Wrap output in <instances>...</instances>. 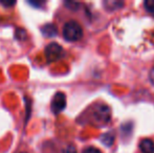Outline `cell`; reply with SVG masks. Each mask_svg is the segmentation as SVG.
I'll return each mask as SVG.
<instances>
[{
    "instance_id": "cell-7",
    "label": "cell",
    "mask_w": 154,
    "mask_h": 153,
    "mask_svg": "<svg viewBox=\"0 0 154 153\" xmlns=\"http://www.w3.org/2000/svg\"><path fill=\"white\" fill-rule=\"evenodd\" d=\"M103 4L108 11H116L124 6V2L120 0H107L104 1Z\"/></svg>"
},
{
    "instance_id": "cell-14",
    "label": "cell",
    "mask_w": 154,
    "mask_h": 153,
    "mask_svg": "<svg viewBox=\"0 0 154 153\" xmlns=\"http://www.w3.org/2000/svg\"><path fill=\"white\" fill-rule=\"evenodd\" d=\"M29 3L32 6H37V8H41V5L43 4V2L41 1H29Z\"/></svg>"
},
{
    "instance_id": "cell-12",
    "label": "cell",
    "mask_w": 154,
    "mask_h": 153,
    "mask_svg": "<svg viewBox=\"0 0 154 153\" xmlns=\"http://www.w3.org/2000/svg\"><path fill=\"white\" fill-rule=\"evenodd\" d=\"M65 5L67 6L68 8H70V10H78V8H79L80 4L77 3V2H65Z\"/></svg>"
},
{
    "instance_id": "cell-5",
    "label": "cell",
    "mask_w": 154,
    "mask_h": 153,
    "mask_svg": "<svg viewBox=\"0 0 154 153\" xmlns=\"http://www.w3.org/2000/svg\"><path fill=\"white\" fill-rule=\"evenodd\" d=\"M41 33L44 37L53 38L58 35V29L54 23H47L41 27Z\"/></svg>"
},
{
    "instance_id": "cell-8",
    "label": "cell",
    "mask_w": 154,
    "mask_h": 153,
    "mask_svg": "<svg viewBox=\"0 0 154 153\" xmlns=\"http://www.w3.org/2000/svg\"><path fill=\"white\" fill-rule=\"evenodd\" d=\"M101 142L107 147H110V146L113 144L114 142V134L112 132H107L104 133L103 135L101 136Z\"/></svg>"
},
{
    "instance_id": "cell-6",
    "label": "cell",
    "mask_w": 154,
    "mask_h": 153,
    "mask_svg": "<svg viewBox=\"0 0 154 153\" xmlns=\"http://www.w3.org/2000/svg\"><path fill=\"white\" fill-rule=\"evenodd\" d=\"M138 147L142 153H154V142L150 139H142Z\"/></svg>"
},
{
    "instance_id": "cell-3",
    "label": "cell",
    "mask_w": 154,
    "mask_h": 153,
    "mask_svg": "<svg viewBox=\"0 0 154 153\" xmlns=\"http://www.w3.org/2000/svg\"><path fill=\"white\" fill-rule=\"evenodd\" d=\"M65 107H66V96L63 92L58 91L51 100V111H53L54 115H59L60 112L64 110Z\"/></svg>"
},
{
    "instance_id": "cell-1",
    "label": "cell",
    "mask_w": 154,
    "mask_h": 153,
    "mask_svg": "<svg viewBox=\"0 0 154 153\" xmlns=\"http://www.w3.org/2000/svg\"><path fill=\"white\" fill-rule=\"evenodd\" d=\"M63 37L69 42H75L83 37V29L79 22L70 20L65 23L63 27Z\"/></svg>"
},
{
    "instance_id": "cell-11",
    "label": "cell",
    "mask_w": 154,
    "mask_h": 153,
    "mask_svg": "<svg viewBox=\"0 0 154 153\" xmlns=\"http://www.w3.org/2000/svg\"><path fill=\"white\" fill-rule=\"evenodd\" d=\"M82 153H102V152H101V150L95 147H87L83 150Z\"/></svg>"
},
{
    "instance_id": "cell-2",
    "label": "cell",
    "mask_w": 154,
    "mask_h": 153,
    "mask_svg": "<svg viewBox=\"0 0 154 153\" xmlns=\"http://www.w3.org/2000/svg\"><path fill=\"white\" fill-rule=\"evenodd\" d=\"M44 54L47 62H55L61 59L64 56V50H63V47L60 44L51 42L45 47Z\"/></svg>"
},
{
    "instance_id": "cell-15",
    "label": "cell",
    "mask_w": 154,
    "mask_h": 153,
    "mask_svg": "<svg viewBox=\"0 0 154 153\" xmlns=\"http://www.w3.org/2000/svg\"><path fill=\"white\" fill-rule=\"evenodd\" d=\"M0 3H1L3 6H6V8H8V6H13V5H15V4H16V2H15V1H12V2H10V1H8V2L0 1Z\"/></svg>"
},
{
    "instance_id": "cell-16",
    "label": "cell",
    "mask_w": 154,
    "mask_h": 153,
    "mask_svg": "<svg viewBox=\"0 0 154 153\" xmlns=\"http://www.w3.org/2000/svg\"><path fill=\"white\" fill-rule=\"evenodd\" d=\"M150 81L152 82V84L154 85V66L152 67V69H151V72H150Z\"/></svg>"
},
{
    "instance_id": "cell-9",
    "label": "cell",
    "mask_w": 154,
    "mask_h": 153,
    "mask_svg": "<svg viewBox=\"0 0 154 153\" xmlns=\"http://www.w3.org/2000/svg\"><path fill=\"white\" fill-rule=\"evenodd\" d=\"M144 6L147 12L154 16V0H146L144 2Z\"/></svg>"
},
{
    "instance_id": "cell-10",
    "label": "cell",
    "mask_w": 154,
    "mask_h": 153,
    "mask_svg": "<svg viewBox=\"0 0 154 153\" xmlns=\"http://www.w3.org/2000/svg\"><path fill=\"white\" fill-rule=\"evenodd\" d=\"M15 37H16V39H18V40L22 41L24 40L25 38H26V31L23 29H17L16 32H15Z\"/></svg>"
},
{
    "instance_id": "cell-17",
    "label": "cell",
    "mask_w": 154,
    "mask_h": 153,
    "mask_svg": "<svg viewBox=\"0 0 154 153\" xmlns=\"http://www.w3.org/2000/svg\"><path fill=\"white\" fill-rule=\"evenodd\" d=\"M23 153H24V152H23Z\"/></svg>"
},
{
    "instance_id": "cell-13",
    "label": "cell",
    "mask_w": 154,
    "mask_h": 153,
    "mask_svg": "<svg viewBox=\"0 0 154 153\" xmlns=\"http://www.w3.org/2000/svg\"><path fill=\"white\" fill-rule=\"evenodd\" d=\"M63 153H77V149H75V146L69 145V146H67V147L65 148Z\"/></svg>"
},
{
    "instance_id": "cell-4",
    "label": "cell",
    "mask_w": 154,
    "mask_h": 153,
    "mask_svg": "<svg viewBox=\"0 0 154 153\" xmlns=\"http://www.w3.org/2000/svg\"><path fill=\"white\" fill-rule=\"evenodd\" d=\"M94 120L97 121V123H108L110 120V110L109 107L106 105L99 104L97 107L94 109Z\"/></svg>"
}]
</instances>
